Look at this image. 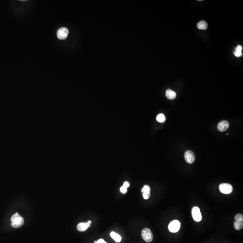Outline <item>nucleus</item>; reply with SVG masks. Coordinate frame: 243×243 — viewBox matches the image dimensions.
I'll return each mask as SVG.
<instances>
[{
  "mask_svg": "<svg viewBox=\"0 0 243 243\" xmlns=\"http://www.w3.org/2000/svg\"><path fill=\"white\" fill-rule=\"evenodd\" d=\"M234 226L235 229L238 230V231L240 230L243 227V221H235L234 223Z\"/></svg>",
  "mask_w": 243,
  "mask_h": 243,
  "instance_id": "2eb2a0df",
  "label": "nucleus"
},
{
  "mask_svg": "<svg viewBox=\"0 0 243 243\" xmlns=\"http://www.w3.org/2000/svg\"><path fill=\"white\" fill-rule=\"evenodd\" d=\"M181 227V223L178 220L171 221L168 225V229L171 232L176 233L178 232Z\"/></svg>",
  "mask_w": 243,
  "mask_h": 243,
  "instance_id": "20e7f679",
  "label": "nucleus"
},
{
  "mask_svg": "<svg viewBox=\"0 0 243 243\" xmlns=\"http://www.w3.org/2000/svg\"><path fill=\"white\" fill-rule=\"evenodd\" d=\"M242 47L240 45H238L235 49V52H234L236 57H239L242 55Z\"/></svg>",
  "mask_w": 243,
  "mask_h": 243,
  "instance_id": "4468645a",
  "label": "nucleus"
},
{
  "mask_svg": "<svg viewBox=\"0 0 243 243\" xmlns=\"http://www.w3.org/2000/svg\"><path fill=\"white\" fill-rule=\"evenodd\" d=\"M69 30L65 27L59 28L57 32V37L59 39H65L69 34Z\"/></svg>",
  "mask_w": 243,
  "mask_h": 243,
  "instance_id": "423d86ee",
  "label": "nucleus"
},
{
  "mask_svg": "<svg viewBox=\"0 0 243 243\" xmlns=\"http://www.w3.org/2000/svg\"><path fill=\"white\" fill-rule=\"evenodd\" d=\"M88 222L89 224L92 223V221H88Z\"/></svg>",
  "mask_w": 243,
  "mask_h": 243,
  "instance_id": "412c9836",
  "label": "nucleus"
},
{
  "mask_svg": "<svg viewBox=\"0 0 243 243\" xmlns=\"http://www.w3.org/2000/svg\"><path fill=\"white\" fill-rule=\"evenodd\" d=\"M120 190V192H121L123 194H125L127 193V189L124 187V186L121 187Z\"/></svg>",
  "mask_w": 243,
  "mask_h": 243,
  "instance_id": "a211bd4d",
  "label": "nucleus"
},
{
  "mask_svg": "<svg viewBox=\"0 0 243 243\" xmlns=\"http://www.w3.org/2000/svg\"><path fill=\"white\" fill-rule=\"evenodd\" d=\"M197 27L198 29L200 30H206L208 28V24L206 21L203 20L198 23Z\"/></svg>",
  "mask_w": 243,
  "mask_h": 243,
  "instance_id": "f8f14e48",
  "label": "nucleus"
},
{
  "mask_svg": "<svg viewBox=\"0 0 243 243\" xmlns=\"http://www.w3.org/2000/svg\"><path fill=\"white\" fill-rule=\"evenodd\" d=\"M11 225L14 228H19L21 227L24 224V219L19 213H16L12 216L11 218Z\"/></svg>",
  "mask_w": 243,
  "mask_h": 243,
  "instance_id": "f257e3e1",
  "label": "nucleus"
},
{
  "mask_svg": "<svg viewBox=\"0 0 243 243\" xmlns=\"http://www.w3.org/2000/svg\"><path fill=\"white\" fill-rule=\"evenodd\" d=\"M141 236L143 239L146 242H151L153 240V234L149 229H144L141 232Z\"/></svg>",
  "mask_w": 243,
  "mask_h": 243,
  "instance_id": "f03ea898",
  "label": "nucleus"
},
{
  "mask_svg": "<svg viewBox=\"0 0 243 243\" xmlns=\"http://www.w3.org/2000/svg\"><path fill=\"white\" fill-rule=\"evenodd\" d=\"M192 217L195 221L199 222L202 218L200 209L198 207H194L192 209Z\"/></svg>",
  "mask_w": 243,
  "mask_h": 243,
  "instance_id": "39448f33",
  "label": "nucleus"
},
{
  "mask_svg": "<svg viewBox=\"0 0 243 243\" xmlns=\"http://www.w3.org/2000/svg\"><path fill=\"white\" fill-rule=\"evenodd\" d=\"M235 220L236 221H243V216L242 214H238L235 216Z\"/></svg>",
  "mask_w": 243,
  "mask_h": 243,
  "instance_id": "f3484780",
  "label": "nucleus"
},
{
  "mask_svg": "<svg viewBox=\"0 0 243 243\" xmlns=\"http://www.w3.org/2000/svg\"><path fill=\"white\" fill-rule=\"evenodd\" d=\"M166 96L169 100H173L176 97L177 94L171 89H167L166 91Z\"/></svg>",
  "mask_w": 243,
  "mask_h": 243,
  "instance_id": "9b49d317",
  "label": "nucleus"
},
{
  "mask_svg": "<svg viewBox=\"0 0 243 243\" xmlns=\"http://www.w3.org/2000/svg\"><path fill=\"white\" fill-rule=\"evenodd\" d=\"M156 120L159 123H164L166 120V117H165L164 114H163V113H160L157 115V117H156Z\"/></svg>",
  "mask_w": 243,
  "mask_h": 243,
  "instance_id": "dca6fc26",
  "label": "nucleus"
},
{
  "mask_svg": "<svg viewBox=\"0 0 243 243\" xmlns=\"http://www.w3.org/2000/svg\"><path fill=\"white\" fill-rule=\"evenodd\" d=\"M94 243H107L103 239H99L97 241H95Z\"/></svg>",
  "mask_w": 243,
  "mask_h": 243,
  "instance_id": "aec40b11",
  "label": "nucleus"
},
{
  "mask_svg": "<svg viewBox=\"0 0 243 243\" xmlns=\"http://www.w3.org/2000/svg\"><path fill=\"white\" fill-rule=\"evenodd\" d=\"M90 227V224L88 222H81L77 225V229L79 232H83L86 231L88 228Z\"/></svg>",
  "mask_w": 243,
  "mask_h": 243,
  "instance_id": "9d476101",
  "label": "nucleus"
},
{
  "mask_svg": "<svg viewBox=\"0 0 243 243\" xmlns=\"http://www.w3.org/2000/svg\"><path fill=\"white\" fill-rule=\"evenodd\" d=\"M219 190L224 194H229L232 191L233 187L231 184L228 183H221L219 186Z\"/></svg>",
  "mask_w": 243,
  "mask_h": 243,
  "instance_id": "7ed1b4c3",
  "label": "nucleus"
},
{
  "mask_svg": "<svg viewBox=\"0 0 243 243\" xmlns=\"http://www.w3.org/2000/svg\"><path fill=\"white\" fill-rule=\"evenodd\" d=\"M184 157L186 162L189 164L193 163L195 160V155L194 153L191 151H186L185 152Z\"/></svg>",
  "mask_w": 243,
  "mask_h": 243,
  "instance_id": "0eeeda50",
  "label": "nucleus"
},
{
  "mask_svg": "<svg viewBox=\"0 0 243 243\" xmlns=\"http://www.w3.org/2000/svg\"><path fill=\"white\" fill-rule=\"evenodd\" d=\"M229 127V124L227 121L223 120L220 122L217 125V129L219 131L223 132L226 131Z\"/></svg>",
  "mask_w": 243,
  "mask_h": 243,
  "instance_id": "6e6552de",
  "label": "nucleus"
},
{
  "mask_svg": "<svg viewBox=\"0 0 243 243\" xmlns=\"http://www.w3.org/2000/svg\"><path fill=\"white\" fill-rule=\"evenodd\" d=\"M123 186H124V187H125V188L127 189V188H128L129 186H130V183H129V182H124Z\"/></svg>",
  "mask_w": 243,
  "mask_h": 243,
  "instance_id": "6ab92c4d",
  "label": "nucleus"
},
{
  "mask_svg": "<svg viewBox=\"0 0 243 243\" xmlns=\"http://www.w3.org/2000/svg\"><path fill=\"white\" fill-rule=\"evenodd\" d=\"M141 192L142 193L144 198L145 200H148L150 198L151 196V188L148 185H145L141 189Z\"/></svg>",
  "mask_w": 243,
  "mask_h": 243,
  "instance_id": "1a4fd4ad",
  "label": "nucleus"
},
{
  "mask_svg": "<svg viewBox=\"0 0 243 243\" xmlns=\"http://www.w3.org/2000/svg\"><path fill=\"white\" fill-rule=\"evenodd\" d=\"M110 236L116 242H120L121 241L122 238L120 236L114 232H111Z\"/></svg>",
  "mask_w": 243,
  "mask_h": 243,
  "instance_id": "ddd939ff",
  "label": "nucleus"
}]
</instances>
